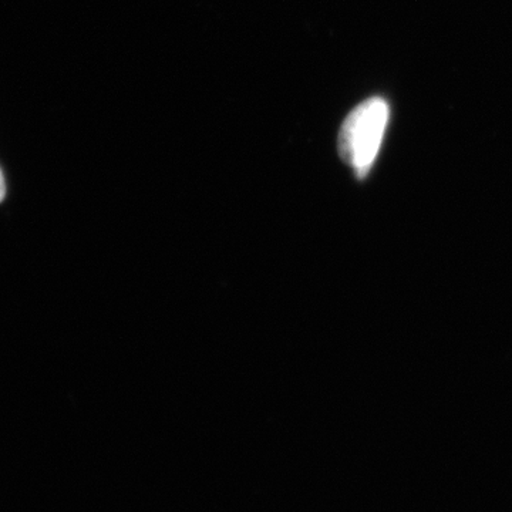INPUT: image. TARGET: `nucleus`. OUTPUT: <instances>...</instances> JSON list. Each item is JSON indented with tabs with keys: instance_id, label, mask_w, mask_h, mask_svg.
<instances>
[{
	"instance_id": "f257e3e1",
	"label": "nucleus",
	"mask_w": 512,
	"mask_h": 512,
	"mask_svg": "<svg viewBox=\"0 0 512 512\" xmlns=\"http://www.w3.org/2000/svg\"><path fill=\"white\" fill-rule=\"evenodd\" d=\"M389 104L382 97L363 101L343 121L339 133V154L360 178L365 177L375 163L387 123Z\"/></svg>"
},
{
	"instance_id": "f03ea898",
	"label": "nucleus",
	"mask_w": 512,
	"mask_h": 512,
	"mask_svg": "<svg viewBox=\"0 0 512 512\" xmlns=\"http://www.w3.org/2000/svg\"><path fill=\"white\" fill-rule=\"evenodd\" d=\"M5 197H6L5 177H3L2 170H0V202L5 200Z\"/></svg>"
}]
</instances>
